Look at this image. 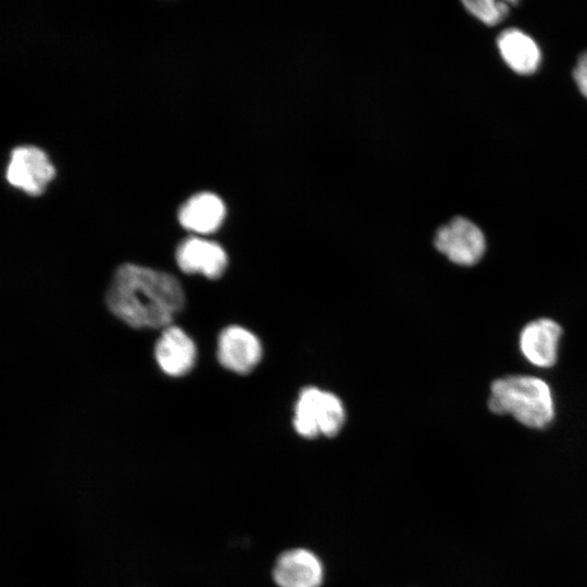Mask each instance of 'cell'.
<instances>
[{"label":"cell","mask_w":587,"mask_h":587,"mask_svg":"<svg viewBox=\"0 0 587 587\" xmlns=\"http://www.w3.org/2000/svg\"><path fill=\"white\" fill-rule=\"evenodd\" d=\"M105 301L109 310L135 328L168 326L183 309L185 295L168 273L126 263L114 273Z\"/></svg>","instance_id":"1"},{"label":"cell","mask_w":587,"mask_h":587,"mask_svg":"<svg viewBox=\"0 0 587 587\" xmlns=\"http://www.w3.org/2000/svg\"><path fill=\"white\" fill-rule=\"evenodd\" d=\"M489 410L511 414L530 428L542 429L554 419V404L548 384L535 376L509 375L490 385Z\"/></svg>","instance_id":"2"},{"label":"cell","mask_w":587,"mask_h":587,"mask_svg":"<svg viewBox=\"0 0 587 587\" xmlns=\"http://www.w3.org/2000/svg\"><path fill=\"white\" fill-rule=\"evenodd\" d=\"M345 417V409L338 397L316 387H307L296 402L292 424L304 438L319 435L332 437L339 433Z\"/></svg>","instance_id":"3"},{"label":"cell","mask_w":587,"mask_h":587,"mask_svg":"<svg viewBox=\"0 0 587 587\" xmlns=\"http://www.w3.org/2000/svg\"><path fill=\"white\" fill-rule=\"evenodd\" d=\"M435 247L451 262L470 266L476 264L484 255L486 240L478 226L465 217L458 216L437 230Z\"/></svg>","instance_id":"4"},{"label":"cell","mask_w":587,"mask_h":587,"mask_svg":"<svg viewBox=\"0 0 587 587\" xmlns=\"http://www.w3.org/2000/svg\"><path fill=\"white\" fill-rule=\"evenodd\" d=\"M55 174L47 154L37 147H16L10 157L5 176L8 182L23 191L41 193Z\"/></svg>","instance_id":"5"},{"label":"cell","mask_w":587,"mask_h":587,"mask_svg":"<svg viewBox=\"0 0 587 587\" xmlns=\"http://www.w3.org/2000/svg\"><path fill=\"white\" fill-rule=\"evenodd\" d=\"M324 570L315 553L304 548L283 552L273 569L278 587H321Z\"/></svg>","instance_id":"6"},{"label":"cell","mask_w":587,"mask_h":587,"mask_svg":"<svg viewBox=\"0 0 587 587\" xmlns=\"http://www.w3.org/2000/svg\"><path fill=\"white\" fill-rule=\"evenodd\" d=\"M262 357L259 339L248 329L229 326L222 330L217 341V359L227 370L249 373Z\"/></svg>","instance_id":"7"},{"label":"cell","mask_w":587,"mask_h":587,"mask_svg":"<svg viewBox=\"0 0 587 587\" xmlns=\"http://www.w3.org/2000/svg\"><path fill=\"white\" fill-rule=\"evenodd\" d=\"M561 335V326L550 319L532 321L521 330V352L535 366L551 367L557 362Z\"/></svg>","instance_id":"8"},{"label":"cell","mask_w":587,"mask_h":587,"mask_svg":"<svg viewBox=\"0 0 587 587\" xmlns=\"http://www.w3.org/2000/svg\"><path fill=\"white\" fill-rule=\"evenodd\" d=\"M176 262L185 273H199L209 278H217L226 268L227 255L216 242L190 237L178 246Z\"/></svg>","instance_id":"9"},{"label":"cell","mask_w":587,"mask_h":587,"mask_svg":"<svg viewBox=\"0 0 587 587\" xmlns=\"http://www.w3.org/2000/svg\"><path fill=\"white\" fill-rule=\"evenodd\" d=\"M155 359L161 370L171 376L187 374L195 364L196 346L179 327L167 326L155 345Z\"/></svg>","instance_id":"10"},{"label":"cell","mask_w":587,"mask_h":587,"mask_svg":"<svg viewBox=\"0 0 587 587\" xmlns=\"http://www.w3.org/2000/svg\"><path fill=\"white\" fill-rule=\"evenodd\" d=\"M225 205L214 193L201 192L189 198L179 209L180 224L197 234L215 232L225 217Z\"/></svg>","instance_id":"11"},{"label":"cell","mask_w":587,"mask_h":587,"mask_svg":"<svg viewBox=\"0 0 587 587\" xmlns=\"http://www.w3.org/2000/svg\"><path fill=\"white\" fill-rule=\"evenodd\" d=\"M498 48L505 63L516 73L530 74L539 65L540 51L536 42L516 28L500 34Z\"/></svg>","instance_id":"12"},{"label":"cell","mask_w":587,"mask_h":587,"mask_svg":"<svg viewBox=\"0 0 587 587\" xmlns=\"http://www.w3.org/2000/svg\"><path fill=\"white\" fill-rule=\"evenodd\" d=\"M463 4L474 16L490 26L501 22L509 11L508 4L503 1L467 0L463 1Z\"/></svg>","instance_id":"13"},{"label":"cell","mask_w":587,"mask_h":587,"mask_svg":"<svg viewBox=\"0 0 587 587\" xmlns=\"http://www.w3.org/2000/svg\"><path fill=\"white\" fill-rule=\"evenodd\" d=\"M574 78L579 90L587 98V52L578 59L574 68Z\"/></svg>","instance_id":"14"}]
</instances>
